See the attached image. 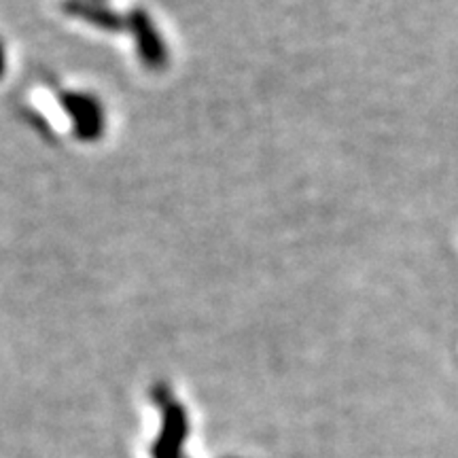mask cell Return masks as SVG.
Masks as SVG:
<instances>
[{
  "label": "cell",
  "mask_w": 458,
  "mask_h": 458,
  "mask_svg": "<svg viewBox=\"0 0 458 458\" xmlns=\"http://www.w3.org/2000/svg\"><path fill=\"white\" fill-rule=\"evenodd\" d=\"M66 11H71V13L79 15V17H88V20L96 21V24H102V26H117V17H114L111 11H106L105 7H98V4H89L85 3V0H68L64 4Z\"/></svg>",
  "instance_id": "cell-1"
}]
</instances>
